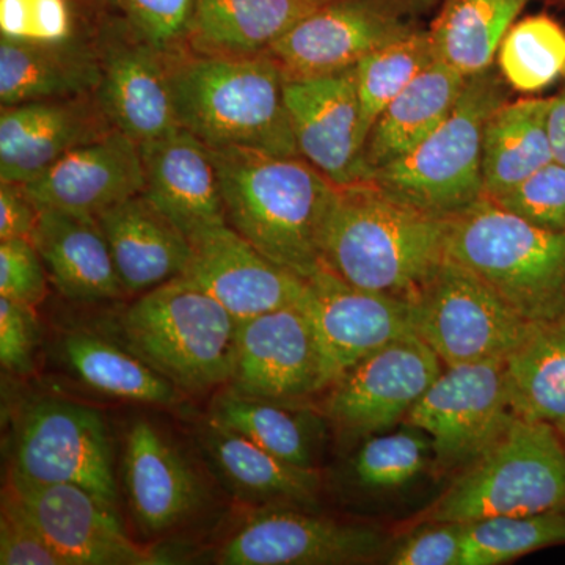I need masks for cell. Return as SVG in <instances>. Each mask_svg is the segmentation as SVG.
Returning <instances> with one entry per match:
<instances>
[{
	"instance_id": "cell-1",
	"label": "cell",
	"mask_w": 565,
	"mask_h": 565,
	"mask_svg": "<svg viewBox=\"0 0 565 565\" xmlns=\"http://www.w3.org/2000/svg\"><path fill=\"white\" fill-rule=\"evenodd\" d=\"M449 226L451 218L397 202L371 181L337 185L322 264L355 288L412 302L448 256Z\"/></svg>"
},
{
	"instance_id": "cell-2",
	"label": "cell",
	"mask_w": 565,
	"mask_h": 565,
	"mask_svg": "<svg viewBox=\"0 0 565 565\" xmlns=\"http://www.w3.org/2000/svg\"><path fill=\"white\" fill-rule=\"evenodd\" d=\"M210 150L234 232L303 280L322 269L323 226L337 185L302 156Z\"/></svg>"
},
{
	"instance_id": "cell-3",
	"label": "cell",
	"mask_w": 565,
	"mask_h": 565,
	"mask_svg": "<svg viewBox=\"0 0 565 565\" xmlns=\"http://www.w3.org/2000/svg\"><path fill=\"white\" fill-rule=\"evenodd\" d=\"M178 125L214 150L248 148L300 156L285 103V76L269 54H167Z\"/></svg>"
},
{
	"instance_id": "cell-4",
	"label": "cell",
	"mask_w": 565,
	"mask_h": 565,
	"mask_svg": "<svg viewBox=\"0 0 565 565\" xmlns=\"http://www.w3.org/2000/svg\"><path fill=\"white\" fill-rule=\"evenodd\" d=\"M237 330L217 299L181 277L140 294L120 319L126 345L185 393L230 385Z\"/></svg>"
},
{
	"instance_id": "cell-5",
	"label": "cell",
	"mask_w": 565,
	"mask_h": 565,
	"mask_svg": "<svg viewBox=\"0 0 565 565\" xmlns=\"http://www.w3.org/2000/svg\"><path fill=\"white\" fill-rule=\"evenodd\" d=\"M497 66L468 76L462 95L435 131L367 181L397 202L451 218L484 196L482 140L490 115L509 102Z\"/></svg>"
},
{
	"instance_id": "cell-6",
	"label": "cell",
	"mask_w": 565,
	"mask_h": 565,
	"mask_svg": "<svg viewBox=\"0 0 565 565\" xmlns=\"http://www.w3.org/2000/svg\"><path fill=\"white\" fill-rule=\"evenodd\" d=\"M448 256L527 322L565 315V233L539 228L482 196L451 217Z\"/></svg>"
},
{
	"instance_id": "cell-7",
	"label": "cell",
	"mask_w": 565,
	"mask_h": 565,
	"mask_svg": "<svg viewBox=\"0 0 565 565\" xmlns=\"http://www.w3.org/2000/svg\"><path fill=\"white\" fill-rule=\"evenodd\" d=\"M565 508V445L553 424L515 418L489 449L452 479L422 523H473Z\"/></svg>"
},
{
	"instance_id": "cell-8",
	"label": "cell",
	"mask_w": 565,
	"mask_h": 565,
	"mask_svg": "<svg viewBox=\"0 0 565 565\" xmlns=\"http://www.w3.org/2000/svg\"><path fill=\"white\" fill-rule=\"evenodd\" d=\"M114 449L96 408L61 397L24 405L14 426L10 475L40 484H76L117 505Z\"/></svg>"
},
{
	"instance_id": "cell-9",
	"label": "cell",
	"mask_w": 565,
	"mask_h": 565,
	"mask_svg": "<svg viewBox=\"0 0 565 565\" xmlns=\"http://www.w3.org/2000/svg\"><path fill=\"white\" fill-rule=\"evenodd\" d=\"M411 303L416 337L445 366L505 360L534 323L449 256Z\"/></svg>"
},
{
	"instance_id": "cell-10",
	"label": "cell",
	"mask_w": 565,
	"mask_h": 565,
	"mask_svg": "<svg viewBox=\"0 0 565 565\" xmlns=\"http://www.w3.org/2000/svg\"><path fill=\"white\" fill-rule=\"evenodd\" d=\"M435 0H329L270 47L286 81L353 68L371 52L419 31Z\"/></svg>"
},
{
	"instance_id": "cell-11",
	"label": "cell",
	"mask_w": 565,
	"mask_h": 565,
	"mask_svg": "<svg viewBox=\"0 0 565 565\" xmlns=\"http://www.w3.org/2000/svg\"><path fill=\"white\" fill-rule=\"evenodd\" d=\"M516 418L504 360L445 366L404 424L433 440L434 467L457 475L484 455Z\"/></svg>"
},
{
	"instance_id": "cell-12",
	"label": "cell",
	"mask_w": 565,
	"mask_h": 565,
	"mask_svg": "<svg viewBox=\"0 0 565 565\" xmlns=\"http://www.w3.org/2000/svg\"><path fill=\"white\" fill-rule=\"evenodd\" d=\"M445 370L416 334L379 349L333 382L322 415L343 440L363 441L404 424L415 404Z\"/></svg>"
},
{
	"instance_id": "cell-13",
	"label": "cell",
	"mask_w": 565,
	"mask_h": 565,
	"mask_svg": "<svg viewBox=\"0 0 565 565\" xmlns=\"http://www.w3.org/2000/svg\"><path fill=\"white\" fill-rule=\"evenodd\" d=\"M95 46L102 70L95 96L115 129L140 145L181 128L166 52L145 40L125 17L98 24Z\"/></svg>"
},
{
	"instance_id": "cell-14",
	"label": "cell",
	"mask_w": 565,
	"mask_h": 565,
	"mask_svg": "<svg viewBox=\"0 0 565 565\" xmlns=\"http://www.w3.org/2000/svg\"><path fill=\"white\" fill-rule=\"evenodd\" d=\"M66 565L166 564L134 542L117 505L76 484H40L9 473L6 490Z\"/></svg>"
},
{
	"instance_id": "cell-15",
	"label": "cell",
	"mask_w": 565,
	"mask_h": 565,
	"mask_svg": "<svg viewBox=\"0 0 565 565\" xmlns=\"http://www.w3.org/2000/svg\"><path fill=\"white\" fill-rule=\"evenodd\" d=\"M270 505L234 531L215 555L222 565H340L377 559L386 539L377 527L352 525Z\"/></svg>"
},
{
	"instance_id": "cell-16",
	"label": "cell",
	"mask_w": 565,
	"mask_h": 565,
	"mask_svg": "<svg viewBox=\"0 0 565 565\" xmlns=\"http://www.w3.org/2000/svg\"><path fill=\"white\" fill-rule=\"evenodd\" d=\"M297 307L313 326L329 386L371 353L415 334L408 300L355 288L326 267L305 280Z\"/></svg>"
},
{
	"instance_id": "cell-17",
	"label": "cell",
	"mask_w": 565,
	"mask_h": 565,
	"mask_svg": "<svg viewBox=\"0 0 565 565\" xmlns=\"http://www.w3.org/2000/svg\"><path fill=\"white\" fill-rule=\"evenodd\" d=\"M228 388L300 404L329 388L313 326L297 305L239 322Z\"/></svg>"
},
{
	"instance_id": "cell-18",
	"label": "cell",
	"mask_w": 565,
	"mask_h": 565,
	"mask_svg": "<svg viewBox=\"0 0 565 565\" xmlns=\"http://www.w3.org/2000/svg\"><path fill=\"white\" fill-rule=\"evenodd\" d=\"M285 103L302 158L334 185L366 178L355 66L327 76L286 81Z\"/></svg>"
},
{
	"instance_id": "cell-19",
	"label": "cell",
	"mask_w": 565,
	"mask_h": 565,
	"mask_svg": "<svg viewBox=\"0 0 565 565\" xmlns=\"http://www.w3.org/2000/svg\"><path fill=\"white\" fill-rule=\"evenodd\" d=\"M191 244V262L181 278L210 292L239 322L302 299L303 278L270 262L230 225L203 233Z\"/></svg>"
},
{
	"instance_id": "cell-20",
	"label": "cell",
	"mask_w": 565,
	"mask_h": 565,
	"mask_svg": "<svg viewBox=\"0 0 565 565\" xmlns=\"http://www.w3.org/2000/svg\"><path fill=\"white\" fill-rule=\"evenodd\" d=\"M115 129L95 93L2 106L0 181H32L66 152Z\"/></svg>"
},
{
	"instance_id": "cell-21",
	"label": "cell",
	"mask_w": 565,
	"mask_h": 565,
	"mask_svg": "<svg viewBox=\"0 0 565 565\" xmlns=\"http://www.w3.org/2000/svg\"><path fill=\"white\" fill-rule=\"evenodd\" d=\"M25 191L39 207L98 215L143 193L140 145L118 129L81 145L52 163Z\"/></svg>"
},
{
	"instance_id": "cell-22",
	"label": "cell",
	"mask_w": 565,
	"mask_h": 565,
	"mask_svg": "<svg viewBox=\"0 0 565 565\" xmlns=\"http://www.w3.org/2000/svg\"><path fill=\"white\" fill-rule=\"evenodd\" d=\"M141 195L162 211L189 241L228 225L221 178L207 145L178 128L140 143Z\"/></svg>"
},
{
	"instance_id": "cell-23",
	"label": "cell",
	"mask_w": 565,
	"mask_h": 565,
	"mask_svg": "<svg viewBox=\"0 0 565 565\" xmlns=\"http://www.w3.org/2000/svg\"><path fill=\"white\" fill-rule=\"evenodd\" d=\"M122 479L137 525L147 534L180 526L203 501L192 468L147 419L134 423L126 435Z\"/></svg>"
},
{
	"instance_id": "cell-24",
	"label": "cell",
	"mask_w": 565,
	"mask_h": 565,
	"mask_svg": "<svg viewBox=\"0 0 565 565\" xmlns=\"http://www.w3.org/2000/svg\"><path fill=\"white\" fill-rule=\"evenodd\" d=\"M31 241L50 281L66 299L102 303L128 296L95 215L40 207Z\"/></svg>"
},
{
	"instance_id": "cell-25",
	"label": "cell",
	"mask_w": 565,
	"mask_h": 565,
	"mask_svg": "<svg viewBox=\"0 0 565 565\" xmlns=\"http://www.w3.org/2000/svg\"><path fill=\"white\" fill-rule=\"evenodd\" d=\"M126 294H143L180 278L191 262L189 237L145 195L96 215Z\"/></svg>"
},
{
	"instance_id": "cell-26",
	"label": "cell",
	"mask_w": 565,
	"mask_h": 565,
	"mask_svg": "<svg viewBox=\"0 0 565 565\" xmlns=\"http://www.w3.org/2000/svg\"><path fill=\"white\" fill-rule=\"evenodd\" d=\"M321 0H196L185 47L211 57H253L291 32Z\"/></svg>"
},
{
	"instance_id": "cell-27",
	"label": "cell",
	"mask_w": 565,
	"mask_h": 565,
	"mask_svg": "<svg viewBox=\"0 0 565 565\" xmlns=\"http://www.w3.org/2000/svg\"><path fill=\"white\" fill-rule=\"evenodd\" d=\"M467 79L438 58L422 71L385 107L371 128L363 152L364 180L414 150L435 131L456 106Z\"/></svg>"
},
{
	"instance_id": "cell-28",
	"label": "cell",
	"mask_w": 565,
	"mask_h": 565,
	"mask_svg": "<svg viewBox=\"0 0 565 565\" xmlns=\"http://www.w3.org/2000/svg\"><path fill=\"white\" fill-rule=\"evenodd\" d=\"M202 446L223 482L245 500L292 508H310L318 501V470L285 462L228 427L210 419Z\"/></svg>"
},
{
	"instance_id": "cell-29",
	"label": "cell",
	"mask_w": 565,
	"mask_h": 565,
	"mask_svg": "<svg viewBox=\"0 0 565 565\" xmlns=\"http://www.w3.org/2000/svg\"><path fill=\"white\" fill-rule=\"evenodd\" d=\"M102 79L95 40L66 46L18 43L0 36L2 106L95 93Z\"/></svg>"
},
{
	"instance_id": "cell-30",
	"label": "cell",
	"mask_w": 565,
	"mask_h": 565,
	"mask_svg": "<svg viewBox=\"0 0 565 565\" xmlns=\"http://www.w3.org/2000/svg\"><path fill=\"white\" fill-rule=\"evenodd\" d=\"M210 419L285 462L318 470L327 419L308 403L263 399L228 388L215 397Z\"/></svg>"
},
{
	"instance_id": "cell-31",
	"label": "cell",
	"mask_w": 565,
	"mask_h": 565,
	"mask_svg": "<svg viewBox=\"0 0 565 565\" xmlns=\"http://www.w3.org/2000/svg\"><path fill=\"white\" fill-rule=\"evenodd\" d=\"M550 99L504 103L490 115L482 140L484 196L494 199L555 161L546 115Z\"/></svg>"
},
{
	"instance_id": "cell-32",
	"label": "cell",
	"mask_w": 565,
	"mask_h": 565,
	"mask_svg": "<svg viewBox=\"0 0 565 565\" xmlns=\"http://www.w3.org/2000/svg\"><path fill=\"white\" fill-rule=\"evenodd\" d=\"M61 352L71 374L95 392L162 407L181 403V390L128 345L90 332H68L63 337Z\"/></svg>"
},
{
	"instance_id": "cell-33",
	"label": "cell",
	"mask_w": 565,
	"mask_h": 565,
	"mask_svg": "<svg viewBox=\"0 0 565 565\" xmlns=\"http://www.w3.org/2000/svg\"><path fill=\"white\" fill-rule=\"evenodd\" d=\"M504 367L516 418L553 426L565 422V315L534 322Z\"/></svg>"
},
{
	"instance_id": "cell-34",
	"label": "cell",
	"mask_w": 565,
	"mask_h": 565,
	"mask_svg": "<svg viewBox=\"0 0 565 565\" xmlns=\"http://www.w3.org/2000/svg\"><path fill=\"white\" fill-rule=\"evenodd\" d=\"M527 0H446L433 35L437 58L473 76L490 66Z\"/></svg>"
},
{
	"instance_id": "cell-35",
	"label": "cell",
	"mask_w": 565,
	"mask_h": 565,
	"mask_svg": "<svg viewBox=\"0 0 565 565\" xmlns=\"http://www.w3.org/2000/svg\"><path fill=\"white\" fill-rule=\"evenodd\" d=\"M437 61L430 31H416L371 52L355 65L364 141L379 115L401 92ZM366 145V143H364Z\"/></svg>"
},
{
	"instance_id": "cell-36",
	"label": "cell",
	"mask_w": 565,
	"mask_h": 565,
	"mask_svg": "<svg viewBox=\"0 0 565 565\" xmlns=\"http://www.w3.org/2000/svg\"><path fill=\"white\" fill-rule=\"evenodd\" d=\"M565 544V508L537 514L493 516L467 523L462 565L511 563L537 550Z\"/></svg>"
},
{
	"instance_id": "cell-37",
	"label": "cell",
	"mask_w": 565,
	"mask_h": 565,
	"mask_svg": "<svg viewBox=\"0 0 565 565\" xmlns=\"http://www.w3.org/2000/svg\"><path fill=\"white\" fill-rule=\"evenodd\" d=\"M430 465L434 449L429 435L404 424L396 433L363 440L349 462V478L366 492H394L416 481Z\"/></svg>"
},
{
	"instance_id": "cell-38",
	"label": "cell",
	"mask_w": 565,
	"mask_h": 565,
	"mask_svg": "<svg viewBox=\"0 0 565 565\" xmlns=\"http://www.w3.org/2000/svg\"><path fill=\"white\" fill-rule=\"evenodd\" d=\"M498 68L515 90H544L565 74V31L548 17L516 22L498 50Z\"/></svg>"
},
{
	"instance_id": "cell-39",
	"label": "cell",
	"mask_w": 565,
	"mask_h": 565,
	"mask_svg": "<svg viewBox=\"0 0 565 565\" xmlns=\"http://www.w3.org/2000/svg\"><path fill=\"white\" fill-rule=\"evenodd\" d=\"M96 28L81 13L77 0H0L2 39L66 46L95 40Z\"/></svg>"
},
{
	"instance_id": "cell-40",
	"label": "cell",
	"mask_w": 565,
	"mask_h": 565,
	"mask_svg": "<svg viewBox=\"0 0 565 565\" xmlns=\"http://www.w3.org/2000/svg\"><path fill=\"white\" fill-rule=\"evenodd\" d=\"M490 200L539 228L565 233V166L546 163L511 191Z\"/></svg>"
},
{
	"instance_id": "cell-41",
	"label": "cell",
	"mask_w": 565,
	"mask_h": 565,
	"mask_svg": "<svg viewBox=\"0 0 565 565\" xmlns=\"http://www.w3.org/2000/svg\"><path fill=\"white\" fill-rule=\"evenodd\" d=\"M196 0H118L129 24L166 54L185 46Z\"/></svg>"
},
{
	"instance_id": "cell-42",
	"label": "cell",
	"mask_w": 565,
	"mask_h": 565,
	"mask_svg": "<svg viewBox=\"0 0 565 565\" xmlns=\"http://www.w3.org/2000/svg\"><path fill=\"white\" fill-rule=\"evenodd\" d=\"M47 280L46 267L31 239L0 241V296L35 308L46 297Z\"/></svg>"
},
{
	"instance_id": "cell-43",
	"label": "cell",
	"mask_w": 565,
	"mask_h": 565,
	"mask_svg": "<svg viewBox=\"0 0 565 565\" xmlns=\"http://www.w3.org/2000/svg\"><path fill=\"white\" fill-rule=\"evenodd\" d=\"M463 523L416 525L390 555V565H462Z\"/></svg>"
},
{
	"instance_id": "cell-44",
	"label": "cell",
	"mask_w": 565,
	"mask_h": 565,
	"mask_svg": "<svg viewBox=\"0 0 565 565\" xmlns=\"http://www.w3.org/2000/svg\"><path fill=\"white\" fill-rule=\"evenodd\" d=\"M0 565H66L6 492L0 516Z\"/></svg>"
},
{
	"instance_id": "cell-45",
	"label": "cell",
	"mask_w": 565,
	"mask_h": 565,
	"mask_svg": "<svg viewBox=\"0 0 565 565\" xmlns=\"http://www.w3.org/2000/svg\"><path fill=\"white\" fill-rule=\"evenodd\" d=\"M40 338L33 307L0 296V363L3 370L18 375L31 374Z\"/></svg>"
},
{
	"instance_id": "cell-46",
	"label": "cell",
	"mask_w": 565,
	"mask_h": 565,
	"mask_svg": "<svg viewBox=\"0 0 565 565\" xmlns=\"http://www.w3.org/2000/svg\"><path fill=\"white\" fill-rule=\"evenodd\" d=\"M40 207L21 182L0 181V241L31 239Z\"/></svg>"
},
{
	"instance_id": "cell-47",
	"label": "cell",
	"mask_w": 565,
	"mask_h": 565,
	"mask_svg": "<svg viewBox=\"0 0 565 565\" xmlns=\"http://www.w3.org/2000/svg\"><path fill=\"white\" fill-rule=\"evenodd\" d=\"M546 129H548L553 158L565 166V85L559 95L550 98Z\"/></svg>"
},
{
	"instance_id": "cell-48",
	"label": "cell",
	"mask_w": 565,
	"mask_h": 565,
	"mask_svg": "<svg viewBox=\"0 0 565 565\" xmlns=\"http://www.w3.org/2000/svg\"><path fill=\"white\" fill-rule=\"evenodd\" d=\"M557 433H559L561 438H563L564 445H565V422L556 424Z\"/></svg>"
},
{
	"instance_id": "cell-49",
	"label": "cell",
	"mask_w": 565,
	"mask_h": 565,
	"mask_svg": "<svg viewBox=\"0 0 565 565\" xmlns=\"http://www.w3.org/2000/svg\"><path fill=\"white\" fill-rule=\"evenodd\" d=\"M99 2L106 3V6L117 7L118 9V0H99Z\"/></svg>"
},
{
	"instance_id": "cell-50",
	"label": "cell",
	"mask_w": 565,
	"mask_h": 565,
	"mask_svg": "<svg viewBox=\"0 0 565 565\" xmlns=\"http://www.w3.org/2000/svg\"><path fill=\"white\" fill-rule=\"evenodd\" d=\"M321 2H329V0H321Z\"/></svg>"
}]
</instances>
